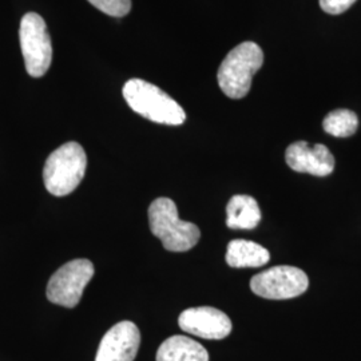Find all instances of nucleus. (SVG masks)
<instances>
[{"instance_id":"nucleus-14","label":"nucleus","mask_w":361,"mask_h":361,"mask_svg":"<svg viewBox=\"0 0 361 361\" xmlns=\"http://www.w3.org/2000/svg\"><path fill=\"white\" fill-rule=\"evenodd\" d=\"M357 126H359L357 116L347 109L334 110L325 116L323 121L325 133L337 138H347L353 135L357 130Z\"/></svg>"},{"instance_id":"nucleus-2","label":"nucleus","mask_w":361,"mask_h":361,"mask_svg":"<svg viewBox=\"0 0 361 361\" xmlns=\"http://www.w3.org/2000/svg\"><path fill=\"white\" fill-rule=\"evenodd\" d=\"M149 224L152 233L169 252H188L201 238L198 226L180 219L177 205L166 197L157 198L149 207Z\"/></svg>"},{"instance_id":"nucleus-12","label":"nucleus","mask_w":361,"mask_h":361,"mask_svg":"<svg viewBox=\"0 0 361 361\" xmlns=\"http://www.w3.org/2000/svg\"><path fill=\"white\" fill-rule=\"evenodd\" d=\"M157 361H209L207 349L186 336H171L157 352Z\"/></svg>"},{"instance_id":"nucleus-5","label":"nucleus","mask_w":361,"mask_h":361,"mask_svg":"<svg viewBox=\"0 0 361 361\" xmlns=\"http://www.w3.org/2000/svg\"><path fill=\"white\" fill-rule=\"evenodd\" d=\"M19 39L28 75L43 77L52 62L51 38L44 19L37 13H26L20 22Z\"/></svg>"},{"instance_id":"nucleus-10","label":"nucleus","mask_w":361,"mask_h":361,"mask_svg":"<svg viewBox=\"0 0 361 361\" xmlns=\"http://www.w3.org/2000/svg\"><path fill=\"white\" fill-rule=\"evenodd\" d=\"M141 344L138 326L121 322L110 328L101 340L95 361H134Z\"/></svg>"},{"instance_id":"nucleus-9","label":"nucleus","mask_w":361,"mask_h":361,"mask_svg":"<svg viewBox=\"0 0 361 361\" xmlns=\"http://www.w3.org/2000/svg\"><path fill=\"white\" fill-rule=\"evenodd\" d=\"M288 166L297 173H308L316 177H326L335 170V157L322 145H310L305 141L292 143L285 153Z\"/></svg>"},{"instance_id":"nucleus-4","label":"nucleus","mask_w":361,"mask_h":361,"mask_svg":"<svg viewBox=\"0 0 361 361\" xmlns=\"http://www.w3.org/2000/svg\"><path fill=\"white\" fill-rule=\"evenodd\" d=\"M87 168V155L77 142H67L49 155L43 180L49 193L65 197L73 193L83 180Z\"/></svg>"},{"instance_id":"nucleus-6","label":"nucleus","mask_w":361,"mask_h":361,"mask_svg":"<svg viewBox=\"0 0 361 361\" xmlns=\"http://www.w3.org/2000/svg\"><path fill=\"white\" fill-rule=\"evenodd\" d=\"M94 271L92 262L86 258L67 262L52 274L47 284L46 293L49 301L65 308H75Z\"/></svg>"},{"instance_id":"nucleus-8","label":"nucleus","mask_w":361,"mask_h":361,"mask_svg":"<svg viewBox=\"0 0 361 361\" xmlns=\"http://www.w3.org/2000/svg\"><path fill=\"white\" fill-rule=\"evenodd\" d=\"M178 325L183 332L207 340H222L232 332V322L229 316L212 307L183 310L180 314Z\"/></svg>"},{"instance_id":"nucleus-13","label":"nucleus","mask_w":361,"mask_h":361,"mask_svg":"<svg viewBox=\"0 0 361 361\" xmlns=\"http://www.w3.org/2000/svg\"><path fill=\"white\" fill-rule=\"evenodd\" d=\"M271 259V253L257 243L233 240L226 250V262L232 268H261Z\"/></svg>"},{"instance_id":"nucleus-15","label":"nucleus","mask_w":361,"mask_h":361,"mask_svg":"<svg viewBox=\"0 0 361 361\" xmlns=\"http://www.w3.org/2000/svg\"><path fill=\"white\" fill-rule=\"evenodd\" d=\"M99 11L114 18H122L131 10V0H89Z\"/></svg>"},{"instance_id":"nucleus-1","label":"nucleus","mask_w":361,"mask_h":361,"mask_svg":"<svg viewBox=\"0 0 361 361\" xmlns=\"http://www.w3.org/2000/svg\"><path fill=\"white\" fill-rule=\"evenodd\" d=\"M122 92L130 109L152 122L180 126L186 121L180 104L153 83L143 79H130Z\"/></svg>"},{"instance_id":"nucleus-11","label":"nucleus","mask_w":361,"mask_h":361,"mask_svg":"<svg viewBox=\"0 0 361 361\" xmlns=\"http://www.w3.org/2000/svg\"><path fill=\"white\" fill-rule=\"evenodd\" d=\"M261 221V210L256 198L237 194L233 195L226 205V226L231 229L250 231L258 226Z\"/></svg>"},{"instance_id":"nucleus-7","label":"nucleus","mask_w":361,"mask_h":361,"mask_svg":"<svg viewBox=\"0 0 361 361\" xmlns=\"http://www.w3.org/2000/svg\"><path fill=\"white\" fill-rule=\"evenodd\" d=\"M310 286L307 273L296 267H273L259 271L250 280L255 295L268 300H289L301 296Z\"/></svg>"},{"instance_id":"nucleus-3","label":"nucleus","mask_w":361,"mask_h":361,"mask_svg":"<svg viewBox=\"0 0 361 361\" xmlns=\"http://www.w3.org/2000/svg\"><path fill=\"white\" fill-rule=\"evenodd\" d=\"M264 63V52L255 42H243L226 55L219 66V87L232 98L241 99L250 91L253 75Z\"/></svg>"},{"instance_id":"nucleus-16","label":"nucleus","mask_w":361,"mask_h":361,"mask_svg":"<svg viewBox=\"0 0 361 361\" xmlns=\"http://www.w3.org/2000/svg\"><path fill=\"white\" fill-rule=\"evenodd\" d=\"M355 3L356 0H320V7L325 13L338 15L345 13Z\"/></svg>"}]
</instances>
